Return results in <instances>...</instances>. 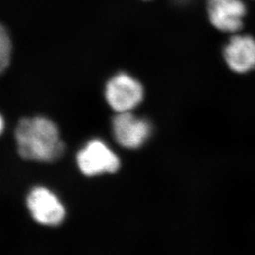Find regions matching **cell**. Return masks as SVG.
Listing matches in <instances>:
<instances>
[{
	"label": "cell",
	"mask_w": 255,
	"mask_h": 255,
	"mask_svg": "<svg viewBox=\"0 0 255 255\" xmlns=\"http://www.w3.org/2000/svg\"><path fill=\"white\" fill-rule=\"evenodd\" d=\"M15 150L29 163H53L64 152V144L57 124L44 116L20 119L14 129Z\"/></svg>",
	"instance_id": "1"
},
{
	"label": "cell",
	"mask_w": 255,
	"mask_h": 255,
	"mask_svg": "<svg viewBox=\"0 0 255 255\" xmlns=\"http://www.w3.org/2000/svg\"><path fill=\"white\" fill-rule=\"evenodd\" d=\"M26 209L31 219L44 227H57L64 222L66 209L55 192L45 185L32 186L26 195Z\"/></svg>",
	"instance_id": "2"
},
{
	"label": "cell",
	"mask_w": 255,
	"mask_h": 255,
	"mask_svg": "<svg viewBox=\"0 0 255 255\" xmlns=\"http://www.w3.org/2000/svg\"><path fill=\"white\" fill-rule=\"evenodd\" d=\"M76 162L81 172L89 177L117 172L120 166L118 155L98 139L91 140L82 147L77 154Z\"/></svg>",
	"instance_id": "3"
},
{
	"label": "cell",
	"mask_w": 255,
	"mask_h": 255,
	"mask_svg": "<svg viewBox=\"0 0 255 255\" xmlns=\"http://www.w3.org/2000/svg\"><path fill=\"white\" fill-rule=\"evenodd\" d=\"M105 98L110 107L117 113L131 112L143 101L144 89L133 77L118 74L107 82Z\"/></svg>",
	"instance_id": "4"
},
{
	"label": "cell",
	"mask_w": 255,
	"mask_h": 255,
	"mask_svg": "<svg viewBox=\"0 0 255 255\" xmlns=\"http://www.w3.org/2000/svg\"><path fill=\"white\" fill-rule=\"evenodd\" d=\"M116 141L125 148L135 149L143 146L150 136L152 128L146 119L131 112L118 113L112 123Z\"/></svg>",
	"instance_id": "5"
},
{
	"label": "cell",
	"mask_w": 255,
	"mask_h": 255,
	"mask_svg": "<svg viewBox=\"0 0 255 255\" xmlns=\"http://www.w3.org/2000/svg\"><path fill=\"white\" fill-rule=\"evenodd\" d=\"M211 24L222 32L236 33L243 27L247 8L242 0H208Z\"/></svg>",
	"instance_id": "6"
},
{
	"label": "cell",
	"mask_w": 255,
	"mask_h": 255,
	"mask_svg": "<svg viewBox=\"0 0 255 255\" xmlns=\"http://www.w3.org/2000/svg\"><path fill=\"white\" fill-rule=\"evenodd\" d=\"M224 59L231 70L245 74L255 69V39L250 35H235L224 47Z\"/></svg>",
	"instance_id": "7"
},
{
	"label": "cell",
	"mask_w": 255,
	"mask_h": 255,
	"mask_svg": "<svg viewBox=\"0 0 255 255\" xmlns=\"http://www.w3.org/2000/svg\"><path fill=\"white\" fill-rule=\"evenodd\" d=\"M11 40L7 28L0 23V74L9 66L11 58Z\"/></svg>",
	"instance_id": "8"
},
{
	"label": "cell",
	"mask_w": 255,
	"mask_h": 255,
	"mask_svg": "<svg viewBox=\"0 0 255 255\" xmlns=\"http://www.w3.org/2000/svg\"><path fill=\"white\" fill-rule=\"evenodd\" d=\"M4 129H5V121H4L2 115L0 114V136L3 134Z\"/></svg>",
	"instance_id": "9"
}]
</instances>
